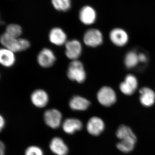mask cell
<instances>
[{"instance_id": "cell-1", "label": "cell", "mask_w": 155, "mask_h": 155, "mask_svg": "<svg viewBox=\"0 0 155 155\" xmlns=\"http://www.w3.org/2000/svg\"><path fill=\"white\" fill-rule=\"evenodd\" d=\"M0 41L5 48L14 53L25 51L30 46L28 40L13 37L6 33L1 35Z\"/></svg>"}, {"instance_id": "cell-2", "label": "cell", "mask_w": 155, "mask_h": 155, "mask_svg": "<svg viewBox=\"0 0 155 155\" xmlns=\"http://www.w3.org/2000/svg\"><path fill=\"white\" fill-rule=\"evenodd\" d=\"M67 74L69 79L77 81L78 83H83L86 79V72L83 64L78 60L72 61L70 63Z\"/></svg>"}, {"instance_id": "cell-3", "label": "cell", "mask_w": 155, "mask_h": 155, "mask_svg": "<svg viewBox=\"0 0 155 155\" xmlns=\"http://www.w3.org/2000/svg\"><path fill=\"white\" fill-rule=\"evenodd\" d=\"M97 98L101 104L107 107L112 106L116 101L115 92L108 87H104L100 89L97 94Z\"/></svg>"}, {"instance_id": "cell-4", "label": "cell", "mask_w": 155, "mask_h": 155, "mask_svg": "<svg viewBox=\"0 0 155 155\" xmlns=\"http://www.w3.org/2000/svg\"><path fill=\"white\" fill-rule=\"evenodd\" d=\"M83 41L86 45L96 47L102 43V34L100 31L95 28L88 29L84 35Z\"/></svg>"}, {"instance_id": "cell-5", "label": "cell", "mask_w": 155, "mask_h": 155, "mask_svg": "<svg viewBox=\"0 0 155 155\" xmlns=\"http://www.w3.org/2000/svg\"><path fill=\"white\" fill-rule=\"evenodd\" d=\"M65 54L67 58L73 61L77 60L82 52V46L79 41L76 39L67 41L65 44Z\"/></svg>"}, {"instance_id": "cell-6", "label": "cell", "mask_w": 155, "mask_h": 155, "mask_svg": "<svg viewBox=\"0 0 155 155\" xmlns=\"http://www.w3.org/2000/svg\"><path fill=\"white\" fill-rule=\"evenodd\" d=\"M39 65L44 68L51 67L56 61V57L51 50L44 48L39 53L37 57Z\"/></svg>"}, {"instance_id": "cell-7", "label": "cell", "mask_w": 155, "mask_h": 155, "mask_svg": "<svg viewBox=\"0 0 155 155\" xmlns=\"http://www.w3.org/2000/svg\"><path fill=\"white\" fill-rule=\"evenodd\" d=\"M62 117L61 112L56 109L47 110L45 113V122L52 128H57L60 126Z\"/></svg>"}, {"instance_id": "cell-8", "label": "cell", "mask_w": 155, "mask_h": 155, "mask_svg": "<svg viewBox=\"0 0 155 155\" xmlns=\"http://www.w3.org/2000/svg\"><path fill=\"white\" fill-rule=\"evenodd\" d=\"M79 18L81 22L84 25H91L96 20V12L91 6H84L79 11Z\"/></svg>"}, {"instance_id": "cell-9", "label": "cell", "mask_w": 155, "mask_h": 155, "mask_svg": "<svg viewBox=\"0 0 155 155\" xmlns=\"http://www.w3.org/2000/svg\"><path fill=\"white\" fill-rule=\"evenodd\" d=\"M104 123L103 120L97 117L91 118L87 125L89 133L94 136L100 135L104 131Z\"/></svg>"}, {"instance_id": "cell-10", "label": "cell", "mask_w": 155, "mask_h": 155, "mask_svg": "<svg viewBox=\"0 0 155 155\" xmlns=\"http://www.w3.org/2000/svg\"><path fill=\"white\" fill-rule=\"evenodd\" d=\"M50 42L56 45L61 46L67 42V34L61 28L56 27L52 28L49 35Z\"/></svg>"}, {"instance_id": "cell-11", "label": "cell", "mask_w": 155, "mask_h": 155, "mask_svg": "<svg viewBox=\"0 0 155 155\" xmlns=\"http://www.w3.org/2000/svg\"><path fill=\"white\" fill-rule=\"evenodd\" d=\"M31 99L35 107L43 108L45 107L48 102L49 97L46 92L44 90L38 89L32 93Z\"/></svg>"}, {"instance_id": "cell-12", "label": "cell", "mask_w": 155, "mask_h": 155, "mask_svg": "<svg viewBox=\"0 0 155 155\" xmlns=\"http://www.w3.org/2000/svg\"><path fill=\"white\" fill-rule=\"evenodd\" d=\"M137 87V81L134 75H127L125 81L120 84V89L124 94L130 95L133 94Z\"/></svg>"}, {"instance_id": "cell-13", "label": "cell", "mask_w": 155, "mask_h": 155, "mask_svg": "<svg viewBox=\"0 0 155 155\" xmlns=\"http://www.w3.org/2000/svg\"><path fill=\"white\" fill-rule=\"evenodd\" d=\"M110 38L116 45L122 46L127 43L128 36L125 31L120 28H115L111 31Z\"/></svg>"}, {"instance_id": "cell-14", "label": "cell", "mask_w": 155, "mask_h": 155, "mask_svg": "<svg viewBox=\"0 0 155 155\" xmlns=\"http://www.w3.org/2000/svg\"><path fill=\"white\" fill-rule=\"evenodd\" d=\"M117 137L121 141L131 142L136 143L137 137L130 127L122 125L118 128L116 132Z\"/></svg>"}, {"instance_id": "cell-15", "label": "cell", "mask_w": 155, "mask_h": 155, "mask_svg": "<svg viewBox=\"0 0 155 155\" xmlns=\"http://www.w3.org/2000/svg\"><path fill=\"white\" fill-rule=\"evenodd\" d=\"M51 150L57 155H67L69 150L62 139L54 137L52 140L50 144Z\"/></svg>"}, {"instance_id": "cell-16", "label": "cell", "mask_w": 155, "mask_h": 155, "mask_svg": "<svg viewBox=\"0 0 155 155\" xmlns=\"http://www.w3.org/2000/svg\"><path fill=\"white\" fill-rule=\"evenodd\" d=\"M140 102L146 107L152 106L155 101V94L152 90L148 87H143L140 90Z\"/></svg>"}, {"instance_id": "cell-17", "label": "cell", "mask_w": 155, "mask_h": 155, "mask_svg": "<svg viewBox=\"0 0 155 155\" xmlns=\"http://www.w3.org/2000/svg\"><path fill=\"white\" fill-rule=\"evenodd\" d=\"M69 105L74 110L84 111L88 108L90 105V102L83 97L76 96L70 100Z\"/></svg>"}, {"instance_id": "cell-18", "label": "cell", "mask_w": 155, "mask_h": 155, "mask_svg": "<svg viewBox=\"0 0 155 155\" xmlns=\"http://www.w3.org/2000/svg\"><path fill=\"white\" fill-rule=\"evenodd\" d=\"M16 61L14 52L8 49H0V64L4 67H11Z\"/></svg>"}, {"instance_id": "cell-19", "label": "cell", "mask_w": 155, "mask_h": 155, "mask_svg": "<svg viewBox=\"0 0 155 155\" xmlns=\"http://www.w3.org/2000/svg\"><path fill=\"white\" fill-rule=\"evenodd\" d=\"M82 127L81 122L76 119L70 118L66 119L63 124V130L69 134H73L76 131L81 130Z\"/></svg>"}, {"instance_id": "cell-20", "label": "cell", "mask_w": 155, "mask_h": 155, "mask_svg": "<svg viewBox=\"0 0 155 155\" xmlns=\"http://www.w3.org/2000/svg\"><path fill=\"white\" fill-rule=\"evenodd\" d=\"M54 8L58 11H67L71 8V0H51Z\"/></svg>"}, {"instance_id": "cell-21", "label": "cell", "mask_w": 155, "mask_h": 155, "mask_svg": "<svg viewBox=\"0 0 155 155\" xmlns=\"http://www.w3.org/2000/svg\"><path fill=\"white\" fill-rule=\"evenodd\" d=\"M5 33L13 37L18 38L22 34V28L17 24H10L6 28Z\"/></svg>"}, {"instance_id": "cell-22", "label": "cell", "mask_w": 155, "mask_h": 155, "mask_svg": "<svg viewBox=\"0 0 155 155\" xmlns=\"http://www.w3.org/2000/svg\"><path fill=\"white\" fill-rule=\"evenodd\" d=\"M138 61V55L133 52H130L125 57V63L126 67L130 68L135 67Z\"/></svg>"}, {"instance_id": "cell-23", "label": "cell", "mask_w": 155, "mask_h": 155, "mask_svg": "<svg viewBox=\"0 0 155 155\" xmlns=\"http://www.w3.org/2000/svg\"><path fill=\"white\" fill-rule=\"evenodd\" d=\"M135 144L131 142L121 141L117 143V147L122 152L127 153L130 152L134 149Z\"/></svg>"}, {"instance_id": "cell-24", "label": "cell", "mask_w": 155, "mask_h": 155, "mask_svg": "<svg viewBox=\"0 0 155 155\" xmlns=\"http://www.w3.org/2000/svg\"><path fill=\"white\" fill-rule=\"evenodd\" d=\"M25 155H44L40 148L36 146H31L27 148L25 152Z\"/></svg>"}, {"instance_id": "cell-25", "label": "cell", "mask_w": 155, "mask_h": 155, "mask_svg": "<svg viewBox=\"0 0 155 155\" xmlns=\"http://www.w3.org/2000/svg\"><path fill=\"white\" fill-rule=\"evenodd\" d=\"M5 125V121L4 117L0 115V132L3 130Z\"/></svg>"}, {"instance_id": "cell-26", "label": "cell", "mask_w": 155, "mask_h": 155, "mask_svg": "<svg viewBox=\"0 0 155 155\" xmlns=\"http://www.w3.org/2000/svg\"><path fill=\"white\" fill-rule=\"evenodd\" d=\"M5 147L3 142L0 140V155H5Z\"/></svg>"}, {"instance_id": "cell-27", "label": "cell", "mask_w": 155, "mask_h": 155, "mask_svg": "<svg viewBox=\"0 0 155 155\" xmlns=\"http://www.w3.org/2000/svg\"><path fill=\"white\" fill-rule=\"evenodd\" d=\"M138 59L139 61H141V62H144L146 61L147 58L145 55L143 54H140L139 55Z\"/></svg>"}]
</instances>
